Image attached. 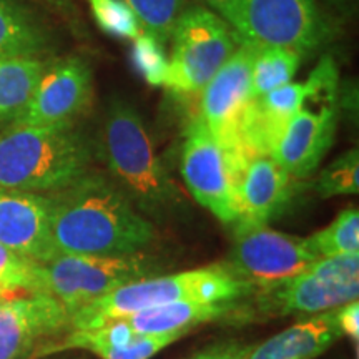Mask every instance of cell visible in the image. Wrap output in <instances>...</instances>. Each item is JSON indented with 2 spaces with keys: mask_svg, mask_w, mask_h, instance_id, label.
I'll list each match as a JSON object with an SVG mask.
<instances>
[{
  "mask_svg": "<svg viewBox=\"0 0 359 359\" xmlns=\"http://www.w3.org/2000/svg\"><path fill=\"white\" fill-rule=\"evenodd\" d=\"M87 2L97 25L111 37L135 40L143 32L137 17L122 0H87Z\"/></svg>",
  "mask_w": 359,
  "mask_h": 359,
  "instance_id": "cell-27",
  "label": "cell"
},
{
  "mask_svg": "<svg viewBox=\"0 0 359 359\" xmlns=\"http://www.w3.org/2000/svg\"><path fill=\"white\" fill-rule=\"evenodd\" d=\"M320 259L308 238L271 230L268 224L240 226L235 241L222 266L253 290L266 291L302 275Z\"/></svg>",
  "mask_w": 359,
  "mask_h": 359,
  "instance_id": "cell-8",
  "label": "cell"
},
{
  "mask_svg": "<svg viewBox=\"0 0 359 359\" xmlns=\"http://www.w3.org/2000/svg\"><path fill=\"white\" fill-rule=\"evenodd\" d=\"M255 291L223 266H210L128 283L85 304L70 316V330H95L107 323L180 302H236Z\"/></svg>",
  "mask_w": 359,
  "mask_h": 359,
  "instance_id": "cell-4",
  "label": "cell"
},
{
  "mask_svg": "<svg viewBox=\"0 0 359 359\" xmlns=\"http://www.w3.org/2000/svg\"><path fill=\"white\" fill-rule=\"evenodd\" d=\"M341 336L334 308L296 323L257 348H248L245 359H314Z\"/></svg>",
  "mask_w": 359,
  "mask_h": 359,
  "instance_id": "cell-18",
  "label": "cell"
},
{
  "mask_svg": "<svg viewBox=\"0 0 359 359\" xmlns=\"http://www.w3.org/2000/svg\"><path fill=\"white\" fill-rule=\"evenodd\" d=\"M195 4L206 7L230 24L238 0H195Z\"/></svg>",
  "mask_w": 359,
  "mask_h": 359,
  "instance_id": "cell-32",
  "label": "cell"
},
{
  "mask_svg": "<svg viewBox=\"0 0 359 359\" xmlns=\"http://www.w3.org/2000/svg\"><path fill=\"white\" fill-rule=\"evenodd\" d=\"M248 346H241L238 343H223L201 351L193 359H245Z\"/></svg>",
  "mask_w": 359,
  "mask_h": 359,
  "instance_id": "cell-31",
  "label": "cell"
},
{
  "mask_svg": "<svg viewBox=\"0 0 359 359\" xmlns=\"http://www.w3.org/2000/svg\"><path fill=\"white\" fill-rule=\"evenodd\" d=\"M314 253L320 258L359 253V213L358 208L343 210L326 228L308 238Z\"/></svg>",
  "mask_w": 359,
  "mask_h": 359,
  "instance_id": "cell-24",
  "label": "cell"
},
{
  "mask_svg": "<svg viewBox=\"0 0 359 359\" xmlns=\"http://www.w3.org/2000/svg\"><path fill=\"white\" fill-rule=\"evenodd\" d=\"M50 210L48 193L0 188V245L35 263L52 259Z\"/></svg>",
  "mask_w": 359,
  "mask_h": 359,
  "instance_id": "cell-15",
  "label": "cell"
},
{
  "mask_svg": "<svg viewBox=\"0 0 359 359\" xmlns=\"http://www.w3.org/2000/svg\"><path fill=\"white\" fill-rule=\"evenodd\" d=\"M47 64L40 57L0 58V125L19 118Z\"/></svg>",
  "mask_w": 359,
  "mask_h": 359,
  "instance_id": "cell-21",
  "label": "cell"
},
{
  "mask_svg": "<svg viewBox=\"0 0 359 359\" xmlns=\"http://www.w3.org/2000/svg\"><path fill=\"white\" fill-rule=\"evenodd\" d=\"M93 147L74 123L8 127L0 133V188L53 193L90 172Z\"/></svg>",
  "mask_w": 359,
  "mask_h": 359,
  "instance_id": "cell-3",
  "label": "cell"
},
{
  "mask_svg": "<svg viewBox=\"0 0 359 359\" xmlns=\"http://www.w3.org/2000/svg\"><path fill=\"white\" fill-rule=\"evenodd\" d=\"M326 2L333 4V6H343V4H346L348 0H326Z\"/></svg>",
  "mask_w": 359,
  "mask_h": 359,
  "instance_id": "cell-34",
  "label": "cell"
},
{
  "mask_svg": "<svg viewBox=\"0 0 359 359\" xmlns=\"http://www.w3.org/2000/svg\"><path fill=\"white\" fill-rule=\"evenodd\" d=\"M230 25L241 42L299 55L320 50L333 35L316 0H238Z\"/></svg>",
  "mask_w": 359,
  "mask_h": 359,
  "instance_id": "cell-7",
  "label": "cell"
},
{
  "mask_svg": "<svg viewBox=\"0 0 359 359\" xmlns=\"http://www.w3.org/2000/svg\"><path fill=\"white\" fill-rule=\"evenodd\" d=\"M52 39L42 20L22 0H0V58L40 57Z\"/></svg>",
  "mask_w": 359,
  "mask_h": 359,
  "instance_id": "cell-20",
  "label": "cell"
},
{
  "mask_svg": "<svg viewBox=\"0 0 359 359\" xmlns=\"http://www.w3.org/2000/svg\"><path fill=\"white\" fill-rule=\"evenodd\" d=\"M262 293L263 308L268 309V313L318 314L358 299L359 281L330 283L304 271Z\"/></svg>",
  "mask_w": 359,
  "mask_h": 359,
  "instance_id": "cell-17",
  "label": "cell"
},
{
  "mask_svg": "<svg viewBox=\"0 0 359 359\" xmlns=\"http://www.w3.org/2000/svg\"><path fill=\"white\" fill-rule=\"evenodd\" d=\"M235 187L236 224H268L280 217L294 195V178L269 155L226 154Z\"/></svg>",
  "mask_w": 359,
  "mask_h": 359,
  "instance_id": "cell-12",
  "label": "cell"
},
{
  "mask_svg": "<svg viewBox=\"0 0 359 359\" xmlns=\"http://www.w3.org/2000/svg\"><path fill=\"white\" fill-rule=\"evenodd\" d=\"M293 115L271 151V158L299 180L311 175L333 145L338 123V102H311Z\"/></svg>",
  "mask_w": 359,
  "mask_h": 359,
  "instance_id": "cell-14",
  "label": "cell"
},
{
  "mask_svg": "<svg viewBox=\"0 0 359 359\" xmlns=\"http://www.w3.org/2000/svg\"><path fill=\"white\" fill-rule=\"evenodd\" d=\"M302 60L303 55L293 50L255 45L250 88L251 100L290 83L302 65Z\"/></svg>",
  "mask_w": 359,
  "mask_h": 359,
  "instance_id": "cell-22",
  "label": "cell"
},
{
  "mask_svg": "<svg viewBox=\"0 0 359 359\" xmlns=\"http://www.w3.org/2000/svg\"><path fill=\"white\" fill-rule=\"evenodd\" d=\"M69 327V311L52 296L27 293L0 299V359H30L35 349L43 351Z\"/></svg>",
  "mask_w": 359,
  "mask_h": 359,
  "instance_id": "cell-11",
  "label": "cell"
},
{
  "mask_svg": "<svg viewBox=\"0 0 359 359\" xmlns=\"http://www.w3.org/2000/svg\"><path fill=\"white\" fill-rule=\"evenodd\" d=\"M137 17L142 30L161 47L170 43L175 25L188 7V0H122Z\"/></svg>",
  "mask_w": 359,
  "mask_h": 359,
  "instance_id": "cell-23",
  "label": "cell"
},
{
  "mask_svg": "<svg viewBox=\"0 0 359 359\" xmlns=\"http://www.w3.org/2000/svg\"><path fill=\"white\" fill-rule=\"evenodd\" d=\"M39 263L0 245V299L37 293Z\"/></svg>",
  "mask_w": 359,
  "mask_h": 359,
  "instance_id": "cell-25",
  "label": "cell"
},
{
  "mask_svg": "<svg viewBox=\"0 0 359 359\" xmlns=\"http://www.w3.org/2000/svg\"><path fill=\"white\" fill-rule=\"evenodd\" d=\"M336 320L341 330V334H346L358 344L359 339V303L358 299L341 304L336 308Z\"/></svg>",
  "mask_w": 359,
  "mask_h": 359,
  "instance_id": "cell-30",
  "label": "cell"
},
{
  "mask_svg": "<svg viewBox=\"0 0 359 359\" xmlns=\"http://www.w3.org/2000/svg\"><path fill=\"white\" fill-rule=\"evenodd\" d=\"M308 275L330 283L359 281V253L320 258L306 269Z\"/></svg>",
  "mask_w": 359,
  "mask_h": 359,
  "instance_id": "cell-29",
  "label": "cell"
},
{
  "mask_svg": "<svg viewBox=\"0 0 359 359\" xmlns=\"http://www.w3.org/2000/svg\"><path fill=\"white\" fill-rule=\"evenodd\" d=\"M158 271L160 266L140 253L128 257L55 255L39 263L37 293L55 298L72 316L85 304Z\"/></svg>",
  "mask_w": 359,
  "mask_h": 359,
  "instance_id": "cell-6",
  "label": "cell"
},
{
  "mask_svg": "<svg viewBox=\"0 0 359 359\" xmlns=\"http://www.w3.org/2000/svg\"><path fill=\"white\" fill-rule=\"evenodd\" d=\"M50 196V235L57 255L128 257L154 241V223L110 178L88 172Z\"/></svg>",
  "mask_w": 359,
  "mask_h": 359,
  "instance_id": "cell-1",
  "label": "cell"
},
{
  "mask_svg": "<svg viewBox=\"0 0 359 359\" xmlns=\"http://www.w3.org/2000/svg\"><path fill=\"white\" fill-rule=\"evenodd\" d=\"M253 57L255 45L240 40L236 50L200 93V118L212 130L224 150L235 147L238 122L251 100Z\"/></svg>",
  "mask_w": 359,
  "mask_h": 359,
  "instance_id": "cell-13",
  "label": "cell"
},
{
  "mask_svg": "<svg viewBox=\"0 0 359 359\" xmlns=\"http://www.w3.org/2000/svg\"><path fill=\"white\" fill-rule=\"evenodd\" d=\"M132 60L140 75L150 85L165 83L168 70V58L165 55V47L151 39L150 35L142 32L137 39L133 40L132 48Z\"/></svg>",
  "mask_w": 359,
  "mask_h": 359,
  "instance_id": "cell-28",
  "label": "cell"
},
{
  "mask_svg": "<svg viewBox=\"0 0 359 359\" xmlns=\"http://www.w3.org/2000/svg\"><path fill=\"white\" fill-rule=\"evenodd\" d=\"M98 151L111 182L143 217L167 218L182 212L185 195L156 155L132 103L122 98L110 102L98 135Z\"/></svg>",
  "mask_w": 359,
  "mask_h": 359,
  "instance_id": "cell-2",
  "label": "cell"
},
{
  "mask_svg": "<svg viewBox=\"0 0 359 359\" xmlns=\"http://www.w3.org/2000/svg\"><path fill=\"white\" fill-rule=\"evenodd\" d=\"M93 75L82 57L48 62L25 110L11 127L74 123L92 103Z\"/></svg>",
  "mask_w": 359,
  "mask_h": 359,
  "instance_id": "cell-10",
  "label": "cell"
},
{
  "mask_svg": "<svg viewBox=\"0 0 359 359\" xmlns=\"http://www.w3.org/2000/svg\"><path fill=\"white\" fill-rule=\"evenodd\" d=\"M178 338L180 334H135L122 320H115L95 330H72L50 351L79 348L102 359H150Z\"/></svg>",
  "mask_w": 359,
  "mask_h": 359,
  "instance_id": "cell-16",
  "label": "cell"
},
{
  "mask_svg": "<svg viewBox=\"0 0 359 359\" xmlns=\"http://www.w3.org/2000/svg\"><path fill=\"white\" fill-rule=\"evenodd\" d=\"M235 302H180L120 318L135 334H187L201 323L218 320Z\"/></svg>",
  "mask_w": 359,
  "mask_h": 359,
  "instance_id": "cell-19",
  "label": "cell"
},
{
  "mask_svg": "<svg viewBox=\"0 0 359 359\" xmlns=\"http://www.w3.org/2000/svg\"><path fill=\"white\" fill-rule=\"evenodd\" d=\"M172 55L165 87L182 97L200 95L240 45L233 27L203 6L183 11L170 39Z\"/></svg>",
  "mask_w": 359,
  "mask_h": 359,
  "instance_id": "cell-5",
  "label": "cell"
},
{
  "mask_svg": "<svg viewBox=\"0 0 359 359\" xmlns=\"http://www.w3.org/2000/svg\"><path fill=\"white\" fill-rule=\"evenodd\" d=\"M45 2L50 4L52 7H55L58 12L65 13L67 17H74L75 15V7L72 6L70 0H45Z\"/></svg>",
  "mask_w": 359,
  "mask_h": 359,
  "instance_id": "cell-33",
  "label": "cell"
},
{
  "mask_svg": "<svg viewBox=\"0 0 359 359\" xmlns=\"http://www.w3.org/2000/svg\"><path fill=\"white\" fill-rule=\"evenodd\" d=\"M182 177L188 190L219 222L236 223L230 158L218 138L198 116L188 123L182 148Z\"/></svg>",
  "mask_w": 359,
  "mask_h": 359,
  "instance_id": "cell-9",
  "label": "cell"
},
{
  "mask_svg": "<svg viewBox=\"0 0 359 359\" xmlns=\"http://www.w3.org/2000/svg\"><path fill=\"white\" fill-rule=\"evenodd\" d=\"M321 198L339 195H358L359 191V151L348 150L318 175L314 183Z\"/></svg>",
  "mask_w": 359,
  "mask_h": 359,
  "instance_id": "cell-26",
  "label": "cell"
}]
</instances>
